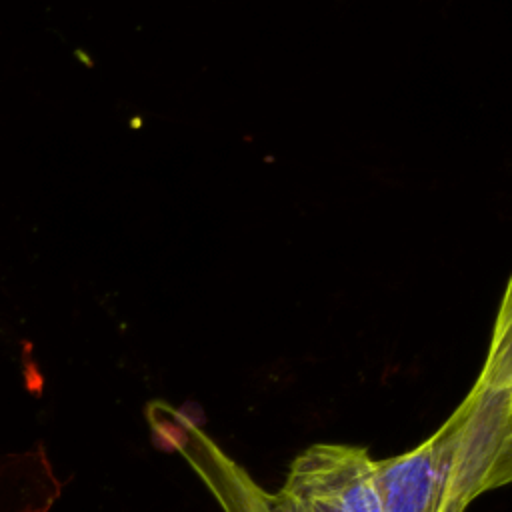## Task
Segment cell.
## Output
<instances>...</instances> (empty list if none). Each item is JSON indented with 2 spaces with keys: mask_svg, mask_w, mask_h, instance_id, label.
Instances as JSON below:
<instances>
[{
  "mask_svg": "<svg viewBox=\"0 0 512 512\" xmlns=\"http://www.w3.org/2000/svg\"><path fill=\"white\" fill-rule=\"evenodd\" d=\"M512 484V350L492 328L470 392L418 446L376 460L384 512H466L484 492Z\"/></svg>",
  "mask_w": 512,
  "mask_h": 512,
  "instance_id": "cell-1",
  "label": "cell"
},
{
  "mask_svg": "<svg viewBox=\"0 0 512 512\" xmlns=\"http://www.w3.org/2000/svg\"><path fill=\"white\" fill-rule=\"evenodd\" d=\"M272 512H384L376 460L362 446L318 442L290 464L284 484L270 494Z\"/></svg>",
  "mask_w": 512,
  "mask_h": 512,
  "instance_id": "cell-2",
  "label": "cell"
},
{
  "mask_svg": "<svg viewBox=\"0 0 512 512\" xmlns=\"http://www.w3.org/2000/svg\"><path fill=\"white\" fill-rule=\"evenodd\" d=\"M178 420L182 424L178 446L212 490L224 512H272L270 492H266L194 424L182 418Z\"/></svg>",
  "mask_w": 512,
  "mask_h": 512,
  "instance_id": "cell-3",
  "label": "cell"
},
{
  "mask_svg": "<svg viewBox=\"0 0 512 512\" xmlns=\"http://www.w3.org/2000/svg\"><path fill=\"white\" fill-rule=\"evenodd\" d=\"M494 328L504 334V338L508 340L510 350H512V276L506 282V288H504V294H502V300L498 306V314L494 320Z\"/></svg>",
  "mask_w": 512,
  "mask_h": 512,
  "instance_id": "cell-4",
  "label": "cell"
}]
</instances>
